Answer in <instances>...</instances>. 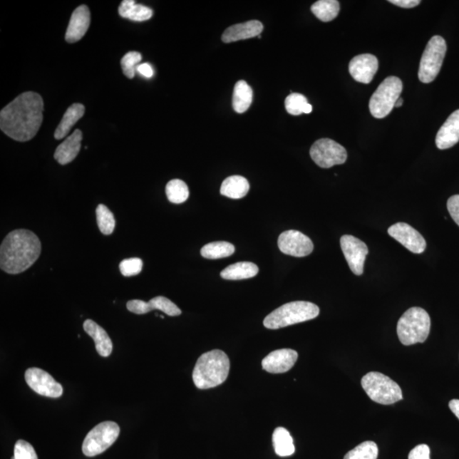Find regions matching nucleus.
Returning <instances> with one entry per match:
<instances>
[{
  "label": "nucleus",
  "mask_w": 459,
  "mask_h": 459,
  "mask_svg": "<svg viewBox=\"0 0 459 459\" xmlns=\"http://www.w3.org/2000/svg\"><path fill=\"white\" fill-rule=\"evenodd\" d=\"M272 444L278 456L289 457L295 452L292 436L284 427H278L273 432Z\"/></svg>",
  "instance_id": "nucleus-28"
},
{
  "label": "nucleus",
  "mask_w": 459,
  "mask_h": 459,
  "mask_svg": "<svg viewBox=\"0 0 459 459\" xmlns=\"http://www.w3.org/2000/svg\"><path fill=\"white\" fill-rule=\"evenodd\" d=\"M143 262L140 258L123 259L119 264V270L123 277H134L143 271Z\"/></svg>",
  "instance_id": "nucleus-36"
},
{
  "label": "nucleus",
  "mask_w": 459,
  "mask_h": 459,
  "mask_svg": "<svg viewBox=\"0 0 459 459\" xmlns=\"http://www.w3.org/2000/svg\"><path fill=\"white\" fill-rule=\"evenodd\" d=\"M459 141V109L453 112L436 135V147L440 150L451 148Z\"/></svg>",
  "instance_id": "nucleus-20"
},
{
  "label": "nucleus",
  "mask_w": 459,
  "mask_h": 459,
  "mask_svg": "<svg viewBox=\"0 0 459 459\" xmlns=\"http://www.w3.org/2000/svg\"><path fill=\"white\" fill-rule=\"evenodd\" d=\"M389 235L414 254H422L426 249V241L416 229L403 222L393 225L388 229Z\"/></svg>",
  "instance_id": "nucleus-14"
},
{
  "label": "nucleus",
  "mask_w": 459,
  "mask_h": 459,
  "mask_svg": "<svg viewBox=\"0 0 459 459\" xmlns=\"http://www.w3.org/2000/svg\"><path fill=\"white\" fill-rule=\"evenodd\" d=\"M97 225L101 233L105 236L113 233L116 222L114 215L108 207L104 205H99L96 209Z\"/></svg>",
  "instance_id": "nucleus-32"
},
{
  "label": "nucleus",
  "mask_w": 459,
  "mask_h": 459,
  "mask_svg": "<svg viewBox=\"0 0 459 459\" xmlns=\"http://www.w3.org/2000/svg\"><path fill=\"white\" fill-rule=\"evenodd\" d=\"M449 408L451 409V411L459 419V400L453 399L450 401Z\"/></svg>",
  "instance_id": "nucleus-42"
},
{
  "label": "nucleus",
  "mask_w": 459,
  "mask_h": 459,
  "mask_svg": "<svg viewBox=\"0 0 459 459\" xmlns=\"http://www.w3.org/2000/svg\"><path fill=\"white\" fill-rule=\"evenodd\" d=\"M307 104L306 97L299 93H292L285 100L287 112L294 116L304 113V108Z\"/></svg>",
  "instance_id": "nucleus-34"
},
{
  "label": "nucleus",
  "mask_w": 459,
  "mask_h": 459,
  "mask_svg": "<svg viewBox=\"0 0 459 459\" xmlns=\"http://www.w3.org/2000/svg\"><path fill=\"white\" fill-rule=\"evenodd\" d=\"M249 188L248 180L240 175H232L224 180L220 193L232 200H240L248 194Z\"/></svg>",
  "instance_id": "nucleus-24"
},
{
  "label": "nucleus",
  "mask_w": 459,
  "mask_h": 459,
  "mask_svg": "<svg viewBox=\"0 0 459 459\" xmlns=\"http://www.w3.org/2000/svg\"><path fill=\"white\" fill-rule=\"evenodd\" d=\"M14 457L16 459H38L37 453L33 445L24 440L16 441Z\"/></svg>",
  "instance_id": "nucleus-37"
},
{
  "label": "nucleus",
  "mask_w": 459,
  "mask_h": 459,
  "mask_svg": "<svg viewBox=\"0 0 459 459\" xmlns=\"http://www.w3.org/2000/svg\"><path fill=\"white\" fill-rule=\"evenodd\" d=\"M83 329L94 339L96 348L99 355L108 357L113 351V342L105 330L94 321L88 319L83 324Z\"/></svg>",
  "instance_id": "nucleus-22"
},
{
  "label": "nucleus",
  "mask_w": 459,
  "mask_h": 459,
  "mask_svg": "<svg viewBox=\"0 0 459 459\" xmlns=\"http://www.w3.org/2000/svg\"><path fill=\"white\" fill-rule=\"evenodd\" d=\"M278 248L282 253L294 257H306L314 249L312 241L302 232L290 230L278 237Z\"/></svg>",
  "instance_id": "nucleus-13"
},
{
  "label": "nucleus",
  "mask_w": 459,
  "mask_h": 459,
  "mask_svg": "<svg viewBox=\"0 0 459 459\" xmlns=\"http://www.w3.org/2000/svg\"><path fill=\"white\" fill-rule=\"evenodd\" d=\"M118 14L123 19L145 21L152 19L153 11L151 8L135 4L134 0H123L118 8Z\"/></svg>",
  "instance_id": "nucleus-25"
},
{
  "label": "nucleus",
  "mask_w": 459,
  "mask_h": 459,
  "mask_svg": "<svg viewBox=\"0 0 459 459\" xmlns=\"http://www.w3.org/2000/svg\"><path fill=\"white\" fill-rule=\"evenodd\" d=\"M312 160L322 169H329L334 165H343L347 160L346 148L331 139L316 140L310 151Z\"/></svg>",
  "instance_id": "nucleus-10"
},
{
  "label": "nucleus",
  "mask_w": 459,
  "mask_h": 459,
  "mask_svg": "<svg viewBox=\"0 0 459 459\" xmlns=\"http://www.w3.org/2000/svg\"><path fill=\"white\" fill-rule=\"evenodd\" d=\"M389 2L395 4V6L405 9L416 7L421 3L419 0H390Z\"/></svg>",
  "instance_id": "nucleus-40"
},
{
  "label": "nucleus",
  "mask_w": 459,
  "mask_h": 459,
  "mask_svg": "<svg viewBox=\"0 0 459 459\" xmlns=\"http://www.w3.org/2000/svg\"><path fill=\"white\" fill-rule=\"evenodd\" d=\"M339 10H341V6L337 0H319L311 6L313 14L324 23H329L336 19Z\"/></svg>",
  "instance_id": "nucleus-29"
},
{
  "label": "nucleus",
  "mask_w": 459,
  "mask_h": 459,
  "mask_svg": "<svg viewBox=\"0 0 459 459\" xmlns=\"http://www.w3.org/2000/svg\"><path fill=\"white\" fill-rule=\"evenodd\" d=\"M263 24L256 20L233 25L225 31L222 41L227 43L259 37L263 32Z\"/></svg>",
  "instance_id": "nucleus-19"
},
{
  "label": "nucleus",
  "mask_w": 459,
  "mask_h": 459,
  "mask_svg": "<svg viewBox=\"0 0 459 459\" xmlns=\"http://www.w3.org/2000/svg\"><path fill=\"white\" fill-rule=\"evenodd\" d=\"M120 434L117 423L105 421L91 430L83 443V453L87 457L99 455L116 441Z\"/></svg>",
  "instance_id": "nucleus-9"
},
{
  "label": "nucleus",
  "mask_w": 459,
  "mask_h": 459,
  "mask_svg": "<svg viewBox=\"0 0 459 459\" xmlns=\"http://www.w3.org/2000/svg\"><path fill=\"white\" fill-rule=\"evenodd\" d=\"M230 372L229 357L222 351L214 350L202 354L194 368L192 378L198 389L207 390L222 385Z\"/></svg>",
  "instance_id": "nucleus-3"
},
{
  "label": "nucleus",
  "mask_w": 459,
  "mask_h": 459,
  "mask_svg": "<svg viewBox=\"0 0 459 459\" xmlns=\"http://www.w3.org/2000/svg\"><path fill=\"white\" fill-rule=\"evenodd\" d=\"M378 448L373 441H364L346 453L344 459H377Z\"/></svg>",
  "instance_id": "nucleus-33"
},
{
  "label": "nucleus",
  "mask_w": 459,
  "mask_h": 459,
  "mask_svg": "<svg viewBox=\"0 0 459 459\" xmlns=\"http://www.w3.org/2000/svg\"><path fill=\"white\" fill-rule=\"evenodd\" d=\"M143 60L140 53L136 51H130L123 57L121 60V67L123 74L128 78H134L135 75L136 68Z\"/></svg>",
  "instance_id": "nucleus-35"
},
{
  "label": "nucleus",
  "mask_w": 459,
  "mask_h": 459,
  "mask_svg": "<svg viewBox=\"0 0 459 459\" xmlns=\"http://www.w3.org/2000/svg\"><path fill=\"white\" fill-rule=\"evenodd\" d=\"M408 459H430V448L426 444L417 445L410 452Z\"/></svg>",
  "instance_id": "nucleus-39"
},
{
  "label": "nucleus",
  "mask_w": 459,
  "mask_h": 459,
  "mask_svg": "<svg viewBox=\"0 0 459 459\" xmlns=\"http://www.w3.org/2000/svg\"><path fill=\"white\" fill-rule=\"evenodd\" d=\"M259 267L252 262H238L220 272L224 279L226 280H244L252 278L258 274Z\"/></svg>",
  "instance_id": "nucleus-26"
},
{
  "label": "nucleus",
  "mask_w": 459,
  "mask_h": 459,
  "mask_svg": "<svg viewBox=\"0 0 459 459\" xmlns=\"http://www.w3.org/2000/svg\"><path fill=\"white\" fill-rule=\"evenodd\" d=\"M311 112H312V105L308 103L306 105V108H304V113L309 114V113H311Z\"/></svg>",
  "instance_id": "nucleus-43"
},
{
  "label": "nucleus",
  "mask_w": 459,
  "mask_h": 459,
  "mask_svg": "<svg viewBox=\"0 0 459 459\" xmlns=\"http://www.w3.org/2000/svg\"><path fill=\"white\" fill-rule=\"evenodd\" d=\"M82 140V131L75 130L72 135L57 147L54 154L55 160L61 165L73 162L81 151Z\"/></svg>",
  "instance_id": "nucleus-21"
},
{
  "label": "nucleus",
  "mask_w": 459,
  "mask_h": 459,
  "mask_svg": "<svg viewBox=\"0 0 459 459\" xmlns=\"http://www.w3.org/2000/svg\"><path fill=\"white\" fill-rule=\"evenodd\" d=\"M447 52V43L440 36H434L428 42L419 65L418 78L423 83L433 82L439 74Z\"/></svg>",
  "instance_id": "nucleus-8"
},
{
  "label": "nucleus",
  "mask_w": 459,
  "mask_h": 459,
  "mask_svg": "<svg viewBox=\"0 0 459 459\" xmlns=\"http://www.w3.org/2000/svg\"><path fill=\"white\" fill-rule=\"evenodd\" d=\"M235 252V247L227 242H210L202 247L201 254L202 257L210 259L227 258Z\"/></svg>",
  "instance_id": "nucleus-30"
},
{
  "label": "nucleus",
  "mask_w": 459,
  "mask_h": 459,
  "mask_svg": "<svg viewBox=\"0 0 459 459\" xmlns=\"http://www.w3.org/2000/svg\"><path fill=\"white\" fill-rule=\"evenodd\" d=\"M430 317L421 307H412L404 313L397 324V335L404 346L423 343L429 336Z\"/></svg>",
  "instance_id": "nucleus-5"
},
{
  "label": "nucleus",
  "mask_w": 459,
  "mask_h": 459,
  "mask_svg": "<svg viewBox=\"0 0 459 459\" xmlns=\"http://www.w3.org/2000/svg\"><path fill=\"white\" fill-rule=\"evenodd\" d=\"M85 105L81 103H74L68 108L63 115V119L57 126L55 131V139L61 140L66 138L72 130L79 119L85 115Z\"/></svg>",
  "instance_id": "nucleus-23"
},
{
  "label": "nucleus",
  "mask_w": 459,
  "mask_h": 459,
  "mask_svg": "<svg viewBox=\"0 0 459 459\" xmlns=\"http://www.w3.org/2000/svg\"><path fill=\"white\" fill-rule=\"evenodd\" d=\"M361 383L370 399L375 403L391 405L403 399V391L398 383L381 373L366 374Z\"/></svg>",
  "instance_id": "nucleus-6"
},
{
  "label": "nucleus",
  "mask_w": 459,
  "mask_h": 459,
  "mask_svg": "<svg viewBox=\"0 0 459 459\" xmlns=\"http://www.w3.org/2000/svg\"><path fill=\"white\" fill-rule=\"evenodd\" d=\"M378 69L377 57L371 54L356 56L349 64V71L356 81L368 85Z\"/></svg>",
  "instance_id": "nucleus-17"
},
{
  "label": "nucleus",
  "mask_w": 459,
  "mask_h": 459,
  "mask_svg": "<svg viewBox=\"0 0 459 459\" xmlns=\"http://www.w3.org/2000/svg\"><path fill=\"white\" fill-rule=\"evenodd\" d=\"M43 101L41 95L24 92L0 113V129L9 138L26 143L32 140L43 122Z\"/></svg>",
  "instance_id": "nucleus-1"
},
{
  "label": "nucleus",
  "mask_w": 459,
  "mask_h": 459,
  "mask_svg": "<svg viewBox=\"0 0 459 459\" xmlns=\"http://www.w3.org/2000/svg\"><path fill=\"white\" fill-rule=\"evenodd\" d=\"M298 353L292 349H281L270 353L262 360V368L271 373H284L292 368L298 360Z\"/></svg>",
  "instance_id": "nucleus-16"
},
{
  "label": "nucleus",
  "mask_w": 459,
  "mask_h": 459,
  "mask_svg": "<svg viewBox=\"0 0 459 459\" xmlns=\"http://www.w3.org/2000/svg\"><path fill=\"white\" fill-rule=\"evenodd\" d=\"M320 314L316 304L307 301H294L273 311L264 320L268 329H279L300 322L315 319Z\"/></svg>",
  "instance_id": "nucleus-4"
},
{
  "label": "nucleus",
  "mask_w": 459,
  "mask_h": 459,
  "mask_svg": "<svg viewBox=\"0 0 459 459\" xmlns=\"http://www.w3.org/2000/svg\"><path fill=\"white\" fill-rule=\"evenodd\" d=\"M448 210L454 222L459 227V195H453L449 198Z\"/></svg>",
  "instance_id": "nucleus-38"
},
{
  "label": "nucleus",
  "mask_w": 459,
  "mask_h": 459,
  "mask_svg": "<svg viewBox=\"0 0 459 459\" xmlns=\"http://www.w3.org/2000/svg\"><path fill=\"white\" fill-rule=\"evenodd\" d=\"M403 82L397 77H388L378 87L369 101V110L374 118L381 119L389 115L403 91Z\"/></svg>",
  "instance_id": "nucleus-7"
},
{
  "label": "nucleus",
  "mask_w": 459,
  "mask_h": 459,
  "mask_svg": "<svg viewBox=\"0 0 459 459\" xmlns=\"http://www.w3.org/2000/svg\"><path fill=\"white\" fill-rule=\"evenodd\" d=\"M25 379L31 389L38 395L51 398H59L63 396V386L46 371L38 368H29L26 371Z\"/></svg>",
  "instance_id": "nucleus-11"
},
{
  "label": "nucleus",
  "mask_w": 459,
  "mask_h": 459,
  "mask_svg": "<svg viewBox=\"0 0 459 459\" xmlns=\"http://www.w3.org/2000/svg\"><path fill=\"white\" fill-rule=\"evenodd\" d=\"M403 101L404 100H403V98H399L398 100H397L395 107H396V108L401 107V105H403Z\"/></svg>",
  "instance_id": "nucleus-44"
},
{
  "label": "nucleus",
  "mask_w": 459,
  "mask_h": 459,
  "mask_svg": "<svg viewBox=\"0 0 459 459\" xmlns=\"http://www.w3.org/2000/svg\"><path fill=\"white\" fill-rule=\"evenodd\" d=\"M127 309L132 313L138 315L147 314L153 310H158L170 316L182 315V310L171 301L170 299L163 296H158L145 302L143 300L133 299L127 303Z\"/></svg>",
  "instance_id": "nucleus-15"
},
{
  "label": "nucleus",
  "mask_w": 459,
  "mask_h": 459,
  "mask_svg": "<svg viewBox=\"0 0 459 459\" xmlns=\"http://www.w3.org/2000/svg\"><path fill=\"white\" fill-rule=\"evenodd\" d=\"M253 100V91L244 81H238L234 87L232 107L237 113H244L250 108Z\"/></svg>",
  "instance_id": "nucleus-27"
},
{
  "label": "nucleus",
  "mask_w": 459,
  "mask_h": 459,
  "mask_svg": "<svg viewBox=\"0 0 459 459\" xmlns=\"http://www.w3.org/2000/svg\"><path fill=\"white\" fill-rule=\"evenodd\" d=\"M91 25V12L89 8L83 4L73 13L66 33V41L69 43H76L87 33Z\"/></svg>",
  "instance_id": "nucleus-18"
},
{
  "label": "nucleus",
  "mask_w": 459,
  "mask_h": 459,
  "mask_svg": "<svg viewBox=\"0 0 459 459\" xmlns=\"http://www.w3.org/2000/svg\"><path fill=\"white\" fill-rule=\"evenodd\" d=\"M136 71L143 77L151 78L153 76L154 72L152 66L148 63H143L138 66Z\"/></svg>",
  "instance_id": "nucleus-41"
},
{
  "label": "nucleus",
  "mask_w": 459,
  "mask_h": 459,
  "mask_svg": "<svg viewBox=\"0 0 459 459\" xmlns=\"http://www.w3.org/2000/svg\"><path fill=\"white\" fill-rule=\"evenodd\" d=\"M41 249L36 234L29 230H15L8 234L0 247V267L8 274H20L37 262Z\"/></svg>",
  "instance_id": "nucleus-2"
},
{
  "label": "nucleus",
  "mask_w": 459,
  "mask_h": 459,
  "mask_svg": "<svg viewBox=\"0 0 459 459\" xmlns=\"http://www.w3.org/2000/svg\"><path fill=\"white\" fill-rule=\"evenodd\" d=\"M166 195L172 204H183L189 198L187 185L182 180H172L166 185Z\"/></svg>",
  "instance_id": "nucleus-31"
},
{
  "label": "nucleus",
  "mask_w": 459,
  "mask_h": 459,
  "mask_svg": "<svg viewBox=\"0 0 459 459\" xmlns=\"http://www.w3.org/2000/svg\"><path fill=\"white\" fill-rule=\"evenodd\" d=\"M341 246L351 271L356 276L363 275L365 259L368 254V246L351 235H344L341 238Z\"/></svg>",
  "instance_id": "nucleus-12"
}]
</instances>
